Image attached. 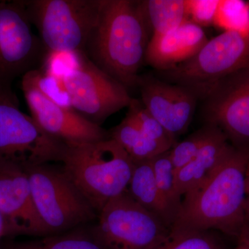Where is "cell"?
Returning a JSON list of instances; mask_svg holds the SVG:
<instances>
[{
    "instance_id": "obj_1",
    "label": "cell",
    "mask_w": 249,
    "mask_h": 249,
    "mask_svg": "<svg viewBox=\"0 0 249 249\" xmlns=\"http://www.w3.org/2000/svg\"><path fill=\"white\" fill-rule=\"evenodd\" d=\"M150 39L142 0H101L84 53L128 89L137 88Z\"/></svg>"
},
{
    "instance_id": "obj_2",
    "label": "cell",
    "mask_w": 249,
    "mask_h": 249,
    "mask_svg": "<svg viewBox=\"0 0 249 249\" xmlns=\"http://www.w3.org/2000/svg\"><path fill=\"white\" fill-rule=\"evenodd\" d=\"M247 147H232L219 168L200 188L182 199L170 231H219L240 237L246 227Z\"/></svg>"
},
{
    "instance_id": "obj_3",
    "label": "cell",
    "mask_w": 249,
    "mask_h": 249,
    "mask_svg": "<svg viewBox=\"0 0 249 249\" xmlns=\"http://www.w3.org/2000/svg\"><path fill=\"white\" fill-rule=\"evenodd\" d=\"M67 176L98 214L106 204L127 191L134 162L112 139L65 143L60 160Z\"/></svg>"
},
{
    "instance_id": "obj_4",
    "label": "cell",
    "mask_w": 249,
    "mask_h": 249,
    "mask_svg": "<svg viewBox=\"0 0 249 249\" xmlns=\"http://www.w3.org/2000/svg\"><path fill=\"white\" fill-rule=\"evenodd\" d=\"M24 170L45 235L64 233L96 222L98 213L61 166L47 163Z\"/></svg>"
},
{
    "instance_id": "obj_5",
    "label": "cell",
    "mask_w": 249,
    "mask_h": 249,
    "mask_svg": "<svg viewBox=\"0 0 249 249\" xmlns=\"http://www.w3.org/2000/svg\"><path fill=\"white\" fill-rule=\"evenodd\" d=\"M47 54L84 52L97 21L101 0L23 1Z\"/></svg>"
},
{
    "instance_id": "obj_6",
    "label": "cell",
    "mask_w": 249,
    "mask_h": 249,
    "mask_svg": "<svg viewBox=\"0 0 249 249\" xmlns=\"http://www.w3.org/2000/svg\"><path fill=\"white\" fill-rule=\"evenodd\" d=\"M88 228L104 249H156L170 233V229L127 191L108 201Z\"/></svg>"
},
{
    "instance_id": "obj_7",
    "label": "cell",
    "mask_w": 249,
    "mask_h": 249,
    "mask_svg": "<svg viewBox=\"0 0 249 249\" xmlns=\"http://www.w3.org/2000/svg\"><path fill=\"white\" fill-rule=\"evenodd\" d=\"M65 142L46 133L31 116L19 110L13 91L0 93V163L23 170L60 162Z\"/></svg>"
},
{
    "instance_id": "obj_8",
    "label": "cell",
    "mask_w": 249,
    "mask_h": 249,
    "mask_svg": "<svg viewBox=\"0 0 249 249\" xmlns=\"http://www.w3.org/2000/svg\"><path fill=\"white\" fill-rule=\"evenodd\" d=\"M61 78L72 109L100 126L109 116L128 107L133 98L125 87L98 68L84 52L74 53V61Z\"/></svg>"
},
{
    "instance_id": "obj_9",
    "label": "cell",
    "mask_w": 249,
    "mask_h": 249,
    "mask_svg": "<svg viewBox=\"0 0 249 249\" xmlns=\"http://www.w3.org/2000/svg\"><path fill=\"white\" fill-rule=\"evenodd\" d=\"M249 68V35L224 31L211 40L196 56L173 70L157 71V78L196 89L203 90L218 80Z\"/></svg>"
},
{
    "instance_id": "obj_10",
    "label": "cell",
    "mask_w": 249,
    "mask_h": 249,
    "mask_svg": "<svg viewBox=\"0 0 249 249\" xmlns=\"http://www.w3.org/2000/svg\"><path fill=\"white\" fill-rule=\"evenodd\" d=\"M23 1H0V88L12 90L16 78L37 70L47 52L34 34Z\"/></svg>"
},
{
    "instance_id": "obj_11",
    "label": "cell",
    "mask_w": 249,
    "mask_h": 249,
    "mask_svg": "<svg viewBox=\"0 0 249 249\" xmlns=\"http://www.w3.org/2000/svg\"><path fill=\"white\" fill-rule=\"evenodd\" d=\"M22 89L31 117L53 138L65 143L110 139L109 131L87 120L71 107L62 106L47 96L39 87L37 70L22 76Z\"/></svg>"
},
{
    "instance_id": "obj_12",
    "label": "cell",
    "mask_w": 249,
    "mask_h": 249,
    "mask_svg": "<svg viewBox=\"0 0 249 249\" xmlns=\"http://www.w3.org/2000/svg\"><path fill=\"white\" fill-rule=\"evenodd\" d=\"M199 100L207 124L228 139L249 142V68L218 80L201 91Z\"/></svg>"
},
{
    "instance_id": "obj_13",
    "label": "cell",
    "mask_w": 249,
    "mask_h": 249,
    "mask_svg": "<svg viewBox=\"0 0 249 249\" xmlns=\"http://www.w3.org/2000/svg\"><path fill=\"white\" fill-rule=\"evenodd\" d=\"M137 88L142 104L173 139L186 132L199 101L196 89L150 74L139 76Z\"/></svg>"
},
{
    "instance_id": "obj_14",
    "label": "cell",
    "mask_w": 249,
    "mask_h": 249,
    "mask_svg": "<svg viewBox=\"0 0 249 249\" xmlns=\"http://www.w3.org/2000/svg\"><path fill=\"white\" fill-rule=\"evenodd\" d=\"M0 213L6 225L5 237L45 235L29 178L18 165L0 163Z\"/></svg>"
},
{
    "instance_id": "obj_15",
    "label": "cell",
    "mask_w": 249,
    "mask_h": 249,
    "mask_svg": "<svg viewBox=\"0 0 249 249\" xmlns=\"http://www.w3.org/2000/svg\"><path fill=\"white\" fill-rule=\"evenodd\" d=\"M208 41L203 28L188 21L169 32L152 36L145 63L157 71L173 70L196 56Z\"/></svg>"
},
{
    "instance_id": "obj_16",
    "label": "cell",
    "mask_w": 249,
    "mask_h": 249,
    "mask_svg": "<svg viewBox=\"0 0 249 249\" xmlns=\"http://www.w3.org/2000/svg\"><path fill=\"white\" fill-rule=\"evenodd\" d=\"M228 139L217 127L196 157L177 173V188L182 199L200 188L219 168L233 147Z\"/></svg>"
},
{
    "instance_id": "obj_17",
    "label": "cell",
    "mask_w": 249,
    "mask_h": 249,
    "mask_svg": "<svg viewBox=\"0 0 249 249\" xmlns=\"http://www.w3.org/2000/svg\"><path fill=\"white\" fill-rule=\"evenodd\" d=\"M127 193L144 209L159 218L171 230L176 217L160 194L152 169L151 160L134 163Z\"/></svg>"
},
{
    "instance_id": "obj_18",
    "label": "cell",
    "mask_w": 249,
    "mask_h": 249,
    "mask_svg": "<svg viewBox=\"0 0 249 249\" xmlns=\"http://www.w3.org/2000/svg\"><path fill=\"white\" fill-rule=\"evenodd\" d=\"M109 134L110 138L124 149L134 163L152 160L169 150L161 144L147 138L127 113L124 120L109 131Z\"/></svg>"
},
{
    "instance_id": "obj_19",
    "label": "cell",
    "mask_w": 249,
    "mask_h": 249,
    "mask_svg": "<svg viewBox=\"0 0 249 249\" xmlns=\"http://www.w3.org/2000/svg\"><path fill=\"white\" fill-rule=\"evenodd\" d=\"M89 225L32 240L4 241L0 242V249H104L90 234Z\"/></svg>"
},
{
    "instance_id": "obj_20",
    "label": "cell",
    "mask_w": 249,
    "mask_h": 249,
    "mask_svg": "<svg viewBox=\"0 0 249 249\" xmlns=\"http://www.w3.org/2000/svg\"><path fill=\"white\" fill-rule=\"evenodd\" d=\"M142 5L151 37L190 21L186 0H142Z\"/></svg>"
},
{
    "instance_id": "obj_21",
    "label": "cell",
    "mask_w": 249,
    "mask_h": 249,
    "mask_svg": "<svg viewBox=\"0 0 249 249\" xmlns=\"http://www.w3.org/2000/svg\"><path fill=\"white\" fill-rule=\"evenodd\" d=\"M151 163L160 194L177 218L181 209L182 197L177 188L176 171L170 157V150L153 157Z\"/></svg>"
},
{
    "instance_id": "obj_22",
    "label": "cell",
    "mask_w": 249,
    "mask_h": 249,
    "mask_svg": "<svg viewBox=\"0 0 249 249\" xmlns=\"http://www.w3.org/2000/svg\"><path fill=\"white\" fill-rule=\"evenodd\" d=\"M213 25L224 31L249 35V3L241 0H220Z\"/></svg>"
},
{
    "instance_id": "obj_23",
    "label": "cell",
    "mask_w": 249,
    "mask_h": 249,
    "mask_svg": "<svg viewBox=\"0 0 249 249\" xmlns=\"http://www.w3.org/2000/svg\"><path fill=\"white\" fill-rule=\"evenodd\" d=\"M127 114L133 118L139 129L147 138L161 144L168 150H170L177 143L176 140L150 114L141 100L132 98Z\"/></svg>"
},
{
    "instance_id": "obj_24",
    "label": "cell",
    "mask_w": 249,
    "mask_h": 249,
    "mask_svg": "<svg viewBox=\"0 0 249 249\" xmlns=\"http://www.w3.org/2000/svg\"><path fill=\"white\" fill-rule=\"evenodd\" d=\"M217 126L207 124L180 142H177L170 150V157L176 174L184 168L200 151L211 138Z\"/></svg>"
},
{
    "instance_id": "obj_25",
    "label": "cell",
    "mask_w": 249,
    "mask_h": 249,
    "mask_svg": "<svg viewBox=\"0 0 249 249\" xmlns=\"http://www.w3.org/2000/svg\"><path fill=\"white\" fill-rule=\"evenodd\" d=\"M156 249H224L221 240L212 231H170L168 240Z\"/></svg>"
},
{
    "instance_id": "obj_26",
    "label": "cell",
    "mask_w": 249,
    "mask_h": 249,
    "mask_svg": "<svg viewBox=\"0 0 249 249\" xmlns=\"http://www.w3.org/2000/svg\"><path fill=\"white\" fill-rule=\"evenodd\" d=\"M220 0H186L191 22L203 27L213 25Z\"/></svg>"
},
{
    "instance_id": "obj_27",
    "label": "cell",
    "mask_w": 249,
    "mask_h": 249,
    "mask_svg": "<svg viewBox=\"0 0 249 249\" xmlns=\"http://www.w3.org/2000/svg\"><path fill=\"white\" fill-rule=\"evenodd\" d=\"M238 238V244H237L235 249H249V229H246L243 233Z\"/></svg>"
},
{
    "instance_id": "obj_28",
    "label": "cell",
    "mask_w": 249,
    "mask_h": 249,
    "mask_svg": "<svg viewBox=\"0 0 249 249\" xmlns=\"http://www.w3.org/2000/svg\"><path fill=\"white\" fill-rule=\"evenodd\" d=\"M5 231H6V225L4 218L0 213V240L5 237Z\"/></svg>"
},
{
    "instance_id": "obj_29",
    "label": "cell",
    "mask_w": 249,
    "mask_h": 249,
    "mask_svg": "<svg viewBox=\"0 0 249 249\" xmlns=\"http://www.w3.org/2000/svg\"><path fill=\"white\" fill-rule=\"evenodd\" d=\"M246 190L247 196L249 195V160L246 170Z\"/></svg>"
},
{
    "instance_id": "obj_30",
    "label": "cell",
    "mask_w": 249,
    "mask_h": 249,
    "mask_svg": "<svg viewBox=\"0 0 249 249\" xmlns=\"http://www.w3.org/2000/svg\"><path fill=\"white\" fill-rule=\"evenodd\" d=\"M245 216L246 220L249 222V195L247 196L245 202Z\"/></svg>"
},
{
    "instance_id": "obj_31",
    "label": "cell",
    "mask_w": 249,
    "mask_h": 249,
    "mask_svg": "<svg viewBox=\"0 0 249 249\" xmlns=\"http://www.w3.org/2000/svg\"><path fill=\"white\" fill-rule=\"evenodd\" d=\"M10 91H12V90H10V91H9V90L3 89H1V88H0V93H1V92H10Z\"/></svg>"
},
{
    "instance_id": "obj_32",
    "label": "cell",
    "mask_w": 249,
    "mask_h": 249,
    "mask_svg": "<svg viewBox=\"0 0 249 249\" xmlns=\"http://www.w3.org/2000/svg\"></svg>"
}]
</instances>
